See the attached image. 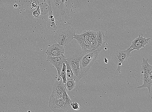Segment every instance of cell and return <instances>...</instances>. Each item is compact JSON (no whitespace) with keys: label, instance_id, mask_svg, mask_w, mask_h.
I'll use <instances>...</instances> for the list:
<instances>
[{"label":"cell","instance_id":"obj_1","mask_svg":"<svg viewBox=\"0 0 152 112\" xmlns=\"http://www.w3.org/2000/svg\"><path fill=\"white\" fill-rule=\"evenodd\" d=\"M106 42L101 46L90 52H86L82 51L83 55L80 62V79L87 75L94 62L96 61L99 54L105 47Z\"/></svg>","mask_w":152,"mask_h":112},{"label":"cell","instance_id":"obj_2","mask_svg":"<svg viewBox=\"0 0 152 112\" xmlns=\"http://www.w3.org/2000/svg\"><path fill=\"white\" fill-rule=\"evenodd\" d=\"M76 33L75 30L73 27L68 26L57 30L54 38L58 44L65 48L73 40Z\"/></svg>","mask_w":152,"mask_h":112},{"label":"cell","instance_id":"obj_3","mask_svg":"<svg viewBox=\"0 0 152 112\" xmlns=\"http://www.w3.org/2000/svg\"><path fill=\"white\" fill-rule=\"evenodd\" d=\"M148 59H142L141 69V79L143 81V85L137 87V89L147 88L149 93L151 92L152 84V66L148 63Z\"/></svg>","mask_w":152,"mask_h":112},{"label":"cell","instance_id":"obj_4","mask_svg":"<svg viewBox=\"0 0 152 112\" xmlns=\"http://www.w3.org/2000/svg\"><path fill=\"white\" fill-rule=\"evenodd\" d=\"M50 3L55 20L61 22L69 19V10L65 7L64 3H62L61 0H50Z\"/></svg>","mask_w":152,"mask_h":112},{"label":"cell","instance_id":"obj_5","mask_svg":"<svg viewBox=\"0 0 152 112\" xmlns=\"http://www.w3.org/2000/svg\"><path fill=\"white\" fill-rule=\"evenodd\" d=\"M133 51V49L129 47L125 50H115L113 51L112 58L118 66L116 72L121 73L122 67L130 56L131 52Z\"/></svg>","mask_w":152,"mask_h":112},{"label":"cell","instance_id":"obj_6","mask_svg":"<svg viewBox=\"0 0 152 112\" xmlns=\"http://www.w3.org/2000/svg\"><path fill=\"white\" fill-rule=\"evenodd\" d=\"M49 106L53 111L55 112H65L71 108L65 104L61 98L52 96L49 99Z\"/></svg>","mask_w":152,"mask_h":112},{"label":"cell","instance_id":"obj_7","mask_svg":"<svg viewBox=\"0 0 152 112\" xmlns=\"http://www.w3.org/2000/svg\"><path fill=\"white\" fill-rule=\"evenodd\" d=\"M83 55V52L82 51V53L80 55L74 54L71 58L70 60L68 61L76 82L78 81L80 79V62Z\"/></svg>","mask_w":152,"mask_h":112},{"label":"cell","instance_id":"obj_8","mask_svg":"<svg viewBox=\"0 0 152 112\" xmlns=\"http://www.w3.org/2000/svg\"><path fill=\"white\" fill-rule=\"evenodd\" d=\"M47 60L53 66H55L57 69L58 74V77H61L60 74L62 70L63 64L66 60V57L64 55L56 57H50L47 56Z\"/></svg>","mask_w":152,"mask_h":112},{"label":"cell","instance_id":"obj_9","mask_svg":"<svg viewBox=\"0 0 152 112\" xmlns=\"http://www.w3.org/2000/svg\"><path fill=\"white\" fill-rule=\"evenodd\" d=\"M151 40L150 38H146L143 37V35L141 34L135 40L132 42L130 47L134 50L139 51L140 48H145V46L149 43Z\"/></svg>","mask_w":152,"mask_h":112},{"label":"cell","instance_id":"obj_10","mask_svg":"<svg viewBox=\"0 0 152 112\" xmlns=\"http://www.w3.org/2000/svg\"><path fill=\"white\" fill-rule=\"evenodd\" d=\"M64 48L58 43L51 45L46 52L48 56L50 57H56L64 55Z\"/></svg>","mask_w":152,"mask_h":112},{"label":"cell","instance_id":"obj_11","mask_svg":"<svg viewBox=\"0 0 152 112\" xmlns=\"http://www.w3.org/2000/svg\"><path fill=\"white\" fill-rule=\"evenodd\" d=\"M65 88V84L63 83L61 77L58 78L53 87L51 96L61 98L62 93Z\"/></svg>","mask_w":152,"mask_h":112},{"label":"cell","instance_id":"obj_12","mask_svg":"<svg viewBox=\"0 0 152 112\" xmlns=\"http://www.w3.org/2000/svg\"><path fill=\"white\" fill-rule=\"evenodd\" d=\"M105 37L103 31L99 30L97 32V35L95 39L91 43V50L99 47L103 44Z\"/></svg>","mask_w":152,"mask_h":112},{"label":"cell","instance_id":"obj_13","mask_svg":"<svg viewBox=\"0 0 152 112\" xmlns=\"http://www.w3.org/2000/svg\"><path fill=\"white\" fill-rule=\"evenodd\" d=\"M77 42L83 51L88 52L91 51V43L89 40H80L77 41Z\"/></svg>","mask_w":152,"mask_h":112},{"label":"cell","instance_id":"obj_14","mask_svg":"<svg viewBox=\"0 0 152 112\" xmlns=\"http://www.w3.org/2000/svg\"><path fill=\"white\" fill-rule=\"evenodd\" d=\"M66 76L67 80H75L72 69L70 66L69 61L68 60L66 61Z\"/></svg>","mask_w":152,"mask_h":112},{"label":"cell","instance_id":"obj_15","mask_svg":"<svg viewBox=\"0 0 152 112\" xmlns=\"http://www.w3.org/2000/svg\"><path fill=\"white\" fill-rule=\"evenodd\" d=\"M89 30H85L80 34H75L74 36V39L77 41L80 40H88L89 38Z\"/></svg>","mask_w":152,"mask_h":112},{"label":"cell","instance_id":"obj_16","mask_svg":"<svg viewBox=\"0 0 152 112\" xmlns=\"http://www.w3.org/2000/svg\"><path fill=\"white\" fill-rule=\"evenodd\" d=\"M75 81L74 80H67L65 84L66 89L69 91H71L76 87Z\"/></svg>","mask_w":152,"mask_h":112},{"label":"cell","instance_id":"obj_17","mask_svg":"<svg viewBox=\"0 0 152 112\" xmlns=\"http://www.w3.org/2000/svg\"><path fill=\"white\" fill-rule=\"evenodd\" d=\"M66 62H65L63 63L62 68L61 74H60V76L62 79L63 82L64 84H66L67 81L66 76Z\"/></svg>","mask_w":152,"mask_h":112},{"label":"cell","instance_id":"obj_18","mask_svg":"<svg viewBox=\"0 0 152 112\" xmlns=\"http://www.w3.org/2000/svg\"><path fill=\"white\" fill-rule=\"evenodd\" d=\"M47 27L49 30L52 31L56 30L57 29L55 22H52L49 19L47 22Z\"/></svg>","mask_w":152,"mask_h":112},{"label":"cell","instance_id":"obj_19","mask_svg":"<svg viewBox=\"0 0 152 112\" xmlns=\"http://www.w3.org/2000/svg\"><path fill=\"white\" fill-rule=\"evenodd\" d=\"M97 35V32L95 31L89 30V34L88 40L91 43L96 38Z\"/></svg>","mask_w":152,"mask_h":112},{"label":"cell","instance_id":"obj_20","mask_svg":"<svg viewBox=\"0 0 152 112\" xmlns=\"http://www.w3.org/2000/svg\"><path fill=\"white\" fill-rule=\"evenodd\" d=\"M64 101V102L65 104L67 106L70 107L72 108L71 106L70 105V104L72 102V101L71 100L70 97L68 95L65 98L62 99Z\"/></svg>","mask_w":152,"mask_h":112},{"label":"cell","instance_id":"obj_21","mask_svg":"<svg viewBox=\"0 0 152 112\" xmlns=\"http://www.w3.org/2000/svg\"><path fill=\"white\" fill-rule=\"evenodd\" d=\"M70 105L74 110H78L80 108L79 104L77 102L72 103Z\"/></svg>","mask_w":152,"mask_h":112},{"label":"cell","instance_id":"obj_22","mask_svg":"<svg viewBox=\"0 0 152 112\" xmlns=\"http://www.w3.org/2000/svg\"><path fill=\"white\" fill-rule=\"evenodd\" d=\"M104 60L105 62L106 63H107H107L108 62V59H107V58H105L104 59Z\"/></svg>","mask_w":152,"mask_h":112},{"label":"cell","instance_id":"obj_23","mask_svg":"<svg viewBox=\"0 0 152 112\" xmlns=\"http://www.w3.org/2000/svg\"><path fill=\"white\" fill-rule=\"evenodd\" d=\"M14 6L16 8H17L18 7V6L17 5V4H15V5H14Z\"/></svg>","mask_w":152,"mask_h":112},{"label":"cell","instance_id":"obj_24","mask_svg":"<svg viewBox=\"0 0 152 112\" xmlns=\"http://www.w3.org/2000/svg\"><path fill=\"white\" fill-rule=\"evenodd\" d=\"M61 2L63 3H64L65 1V0H61Z\"/></svg>","mask_w":152,"mask_h":112}]
</instances>
